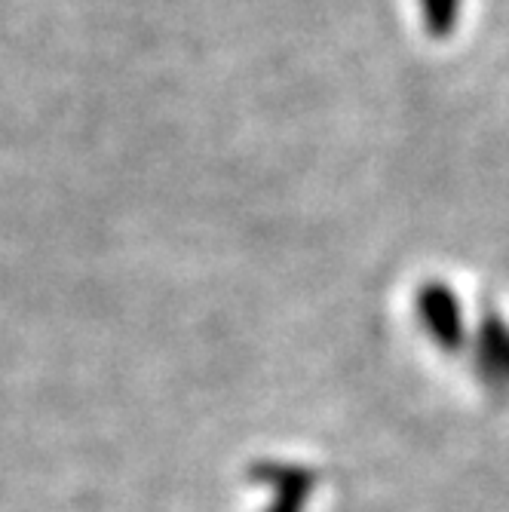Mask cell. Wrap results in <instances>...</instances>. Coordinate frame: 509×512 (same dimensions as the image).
<instances>
[{"instance_id": "cell-1", "label": "cell", "mask_w": 509, "mask_h": 512, "mask_svg": "<svg viewBox=\"0 0 509 512\" xmlns=\"http://www.w3.org/2000/svg\"><path fill=\"white\" fill-rule=\"evenodd\" d=\"M421 22L433 40H445L457 31L464 16V0H418Z\"/></svg>"}]
</instances>
